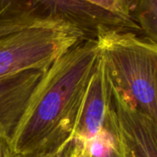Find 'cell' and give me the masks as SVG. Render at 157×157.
Segmentation results:
<instances>
[{
    "mask_svg": "<svg viewBox=\"0 0 157 157\" xmlns=\"http://www.w3.org/2000/svg\"><path fill=\"white\" fill-rule=\"evenodd\" d=\"M90 143L92 157H119L116 140L105 128Z\"/></svg>",
    "mask_w": 157,
    "mask_h": 157,
    "instance_id": "cell-11",
    "label": "cell"
},
{
    "mask_svg": "<svg viewBox=\"0 0 157 157\" xmlns=\"http://www.w3.org/2000/svg\"><path fill=\"white\" fill-rule=\"evenodd\" d=\"M99 56L96 38L85 39L43 74L9 141L14 156L53 151L73 137Z\"/></svg>",
    "mask_w": 157,
    "mask_h": 157,
    "instance_id": "cell-1",
    "label": "cell"
},
{
    "mask_svg": "<svg viewBox=\"0 0 157 157\" xmlns=\"http://www.w3.org/2000/svg\"><path fill=\"white\" fill-rule=\"evenodd\" d=\"M111 96V78L100 51L73 136L91 141L104 130Z\"/></svg>",
    "mask_w": 157,
    "mask_h": 157,
    "instance_id": "cell-6",
    "label": "cell"
},
{
    "mask_svg": "<svg viewBox=\"0 0 157 157\" xmlns=\"http://www.w3.org/2000/svg\"><path fill=\"white\" fill-rule=\"evenodd\" d=\"M105 128L114 137L119 157H157V127L111 82Z\"/></svg>",
    "mask_w": 157,
    "mask_h": 157,
    "instance_id": "cell-5",
    "label": "cell"
},
{
    "mask_svg": "<svg viewBox=\"0 0 157 157\" xmlns=\"http://www.w3.org/2000/svg\"><path fill=\"white\" fill-rule=\"evenodd\" d=\"M112 83L157 127V44L130 32L96 35Z\"/></svg>",
    "mask_w": 157,
    "mask_h": 157,
    "instance_id": "cell-2",
    "label": "cell"
},
{
    "mask_svg": "<svg viewBox=\"0 0 157 157\" xmlns=\"http://www.w3.org/2000/svg\"><path fill=\"white\" fill-rule=\"evenodd\" d=\"M106 18L116 31L140 33L133 19L138 0H80Z\"/></svg>",
    "mask_w": 157,
    "mask_h": 157,
    "instance_id": "cell-8",
    "label": "cell"
},
{
    "mask_svg": "<svg viewBox=\"0 0 157 157\" xmlns=\"http://www.w3.org/2000/svg\"><path fill=\"white\" fill-rule=\"evenodd\" d=\"M88 39L70 22L50 20L0 33V78L28 70L45 72L73 46Z\"/></svg>",
    "mask_w": 157,
    "mask_h": 157,
    "instance_id": "cell-3",
    "label": "cell"
},
{
    "mask_svg": "<svg viewBox=\"0 0 157 157\" xmlns=\"http://www.w3.org/2000/svg\"><path fill=\"white\" fill-rule=\"evenodd\" d=\"M44 72L28 70L0 78V139L10 141Z\"/></svg>",
    "mask_w": 157,
    "mask_h": 157,
    "instance_id": "cell-7",
    "label": "cell"
},
{
    "mask_svg": "<svg viewBox=\"0 0 157 157\" xmlns=\"http://www.w3.org/2000/svg\"><path fill=\"white\" fill-rule=\"evenodd\" d=\"M8 142H9V141H7V140H2V139H0V157H2L4 147H5V145H6Z\"/></svg>",
    "mask_w": 157,
    "mask_h": 157,
    "instance_id": "cell-13",
    "label": "cell"
},
{
    "mask_svg": "<svg viewBox=\"0 0 157 157\" xmlns=\"http://www.w3.org/2000/svg\"><path fill=\"white\" fill-rule=\"evenodd\" d=\"M50 20L72 23L88 39L96 38L101 29L115 30L106 18L80 0H0V33Z\"/></svg>",
    "mask_w": 157,
    "mask_h": 157,
    "instance_id": "cell-4",
    "label": "cell"
},
{
    "mask_svg": "<svg viewBox=\"0 0 157 157\" xmlns=\"http://www.w3.org/2000/svg\"><path fill=\"white\" fill-rule=\"evenodd\" d=\"M133 19L143 38L157 44V0H138Z\"/></svg>",
    "mask_w": 157,
    "mask_h": 157,
    "instance_id": "cell-9",
    "label": "cell"
},
{
    "mask_svg": "<svg viewBox=\"0 0 157 157\" xmlns=\"http://www.w3.org/2000/svg\"><path fill=\"white\" fill-rule=\"evenodd\" d=\"M2 157H14L13 154H12L11 151H10V146H9V142H8V143L5 145V147H4Z\"/></svg>",
    "mask_w": 157,
    "mask_h": 157,
    "instance_id": "cell-12",
    "label": "cell"
},
{
    "mask_svg": "<svg viewBox=\"0 0 157 157\" xmlns=\"http://www.w3.org/2000/svg\"><path fill=\"white\" fill-rule=\"evenodd\" d=\"M14 157H92L91 143L90 141L73 136L61 147L53 151L32 156Z\"/></svg>",
    "mask_w": 157,
    "mask_h": 157,
    "instance_id": "cell-10",
    "label": "cell"
}]
</instances>
